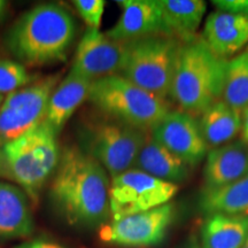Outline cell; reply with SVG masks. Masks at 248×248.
Returning <instances> with one entry per match:
<instances>
[{
  "label": "cell",
  "mask_w": 248,
  "mask_h": 248,
  "mask_svg": "<svg viewBox=\"0 0 248 248\" xmlns=\"http://www.w3.org/2000/svg\"><path fill=\"white\" fill-rule=\"evenodd\" d=\"M109 190L108 172L97 160L77 146L61 152L48 195L68 224L83 229L107 224L111 216Z\"/></svg>",
  "instance_id": "cell-1"
},
{
  "label": "cell",
  "mask_w": 248,
  "mask_h": 248,
  "mask_svg": "<svg viewBox=\"0 0 248 248\" xmlns=\"http://www.w3.org/2000/svg\"><path fill=\"white\" fill-rule=\"evenodd\" d=\"M75 36L76 22L67 8L43 4L18 18L6 44L24 66H47L67 60Z\"/></svg>",
  "instance_id": "cell-2"
},
{
  "label": "cell",
  "mask_w": 248,
  "mask_h": 248,
  "mask_svg": "<svg viewBox=\"0 0 248 248\" xmlns=\"http://www.w3.org/2000/svg\"><path fill=\"white\" fill-rule=\"evenodd\" d=\"M228 62L213 53L202 38L183 42L169 97L185 113L201 115L222 99Z\"/></svg>",
  "instance_id": "cell-3"
},
{
  "label": "cell",
  "mask_w": 248,
  "mask_h": 248,
  "mask_svg": "<svg viewBox=\"0 0 248 248\" xmlns=\"http://www.w3.org/2000/svg\"><path fill=\"white\" fill-rule=\"evenodd\" d=\"M1 148L8 179L16 183L31 202L38 203L43 187L60 160L58 133L43 121Z\"/></svg>",
  "instance_id": "cell-4"
},
{
  "label": "cell",
  "mask_w": 248,
  "mask_h": 248,
  "mask_svg": "<svg viewBox=\"0 0 248 248\" xmlns=\"http://www.w3.org/2000/svg\"><path fill=\"white\" fill-rule=\"evenodd\" d=\"M148 136L150 131L102 113L86 119L79 129L80 148L97 160L110 178L132 168Z\"/></svg>",
  "instance_id": "cell-5"
},
{
  "label": "cell",
  "mask_w": 248,
  "mask_h": 248,
  "mask_svg": "<svg viewBox=\"0 0 248 248\" xmlns=\"http://www.w3.org/2000/svg\"><path fill=\"white\" fill-rule=\"evenodd\" d=\"M89 100L105 115L151 131L170 111L166 100L126 79L111 75L92 82Z\"/></svg>",
  "instance_id": "cell-6"
},
{
  "label": "cell",
  "mask_w": 248,
  "mask_h": 248,
  "mask_svg": "<svg viewBox=\"0 0 248 248\" xmlns=\"http://www.w3.org/2000/svg\"><path fill=\"white\" fill-rule=\"evenodd\" d=\"M182 42L170 36H151L128 42L124 67L120 75L133 84L166 100Z\"/></svg>",
  "instance_id": "cell-7"
},
{
  "label": "cell",
  "mask_w": 248,
  "mask_h": 248,
  "mask_svg": "<svg viewBox=\"0 0 248 248\" xmlns=\"http://www.w3.org/2000/svg\"><path fill=\"white\" fill-rule=\"evenodd\" d=\"M59 79V74L46 76L5 97L0 107V146L44 121L48 100Z\"/></svg>",
  "instance_id": "cell-8"
},
{
  "label": "cell",
  "mask_w": 248,
  "mask_h": 248,
  "mask_svg": "<svg viewBox=\"0 0 248 248\" xmlns=\"http://www.w3.org/2000/svg\"><path fill=\"white\" fill-rule=\"evenodd\" d=\"M178 185L154 178L131 168L111 178L109 190L110 215L113 219L144 213L170 202Z\"/></svg>",
  "instance_id": "cell-9"
},
{
  "label": "cell",
  "mask_w": 248,
  "mask_h": 248,
  "mask_svg": "<svg viewBox=\"0 0 248 248\" xmlns=\"http://www.w3.org/2000/svg\"><path fill=\"white\" fill-rule=\"evenodd\" d=\"M176 207L168 202L147 212L113 219L100 229L99 237L104 243L125 248H150L166 239Z\"/></svg>",
  "instance_id": "cell-10"
},
{
  "label": "cell",
  "mask_w": 248,
  "mask_h": 248,
  "mask_svg": "<svg viewBox=\"0 0 248 248\" xmlns=\"http://www.w3.org/2000/svg\"><path fill=\"white\" fill-rule=\"evenodd\" d=\"M128 42H120L86 28L77 46L71 71L91 82L111 75H120L124 67Z\"/></svg>",
  "instance_id": "cell-11"
},
{
  "label": "cell",
  "mask_w": 248,
  "mask_h": 248,
  "mask_svg": "<svg viewBox=\"0 0 248 248\" xmlns=\"http://www.w3.org/2000/svg\"><path fill=\"white\" fill-rule=\"evenodd\" d=\"M150 135L190 168L200 164L209 151L199 121L183 110H170L151 130Z\"/></svg>",
  "instance_id": "cell-12"
},
{
  "label": "cell",
  "mask_w": 248,
  "mask_h": 248,
  "mask_svg": "<svg viewBox=\"0 0 248 248\" xmlns=\"http://www.w3.org/2000/svg\"><path fill=\"white\" fill-rule=\"evenodd\" d=\"M120 20L106 32L120 42L145 38L151 36H168L164 27L159 0H122Z\"/></svg>",
  "instance_id": "cell-13"
},
{
  "label": "cell",
  "mask_w": 248,
  "mask_h": 248,
  "mask_svg": "<svg viewBox=\"0 0 248 248\" xmlns=\"http://www.w3.org/2000/svg\"><path fill=\"white\" fill-rule=\"evenodd\" d=\"M248 173V145L239 139L212 148L206 155L203 190H215Z\"/></svg>",
  "instance_id": "cell-14"
},
{
  "label": "cell",
  "mask_w": 248,
  "mask_h": 248,
  "mask_svg": "<svg viewBox=\"0 0 248 248\" xmlns=\"http://www.w3.org/2000/svg\"><path fill=\"white\" fill-rule=\"evenodd\" d=\"M202 40L217 57H232L248 44V16L214 12L207 17Z\"/></svg>",
  "instance_id": "cell-15"
},
{
  "label": "cell",
  "mask_w": 248,
  "mask_h": 248,
  "mask_svg": "<svg viewBox=\"0 0 248 248\" xmlns=\"http://www.w3.org/2000/svg\"><path fill=\"white\" fill-rule=\"evenodd\" d=\"M33 231L30 199L17 186L0 182V240L26 238Z\"/></svg>",
  "instance_id": "cell-16"
},
{
  "label": "cell",
  "mask_w": 248,
  "mask_h": 248,
  "mask_svg": "<svg viewBox=\"0 0 248 248\" xmlns=\"http://www.w3.org/2000/svg\"><path fill=\"white\" fill-rule=\"evenodd\" d=\"M91 85V80L70 70L52 93L44 122L59 135L77 108L89 98Z\"/></svg>",
  "instance_id": "cell-17"
},
{
  "label": "cell",
  "mask_w": 248,
  "mask_h": 248,
  "mask_svg": "<svg viewBox=\"0 0 248 248\" xmlns=\"http://www.w3.org/2000/svg\"><path fill=\"white\" fill-rule=\"evenodd\" d=\"M132 168L175 185L185 182L191 170L184 161L152 138L151 135L139 152Z\"/></svg>",
  "instance_id": "cell-18"
},
{
  "label": "cell",
  "mask_w": 248,
  "mask_h": 248,
  "mask_svg": "<svg viewBox=\"0 0 248 248\" xmlns=\"http://www.w3.org/2000/svg\"><path fill=\"white\" fill-rule=\"evenodd\" d=\"M159 5L168 36L182 43L195 38V31L206 13V2L201 0H159Z\"/></svg>",
  "instance_id": "cell-19"
},
{
  "label": "cell",
  "mask_w": 248,
  "mask_h": 248,
  "mask_svg": "<svg viewBox=\"0 0 248 248\" xmlns=\"http://www.w3.org/2000/svg\"><path fill=\"white\" fill-rule=\"evenodd\" d=\"M199 125L209 150L233 141L241 129V111L221 100L201 114Z\"/></svg>",
  "instance_id": "cell-20"
},
{
  "label": "cell",
  "mask_w": 248,
  "mask_h": 248,
  "mask_svg": "<svg viewBox=\"0 0 248 248\" xmlns=\"http://www.w3.org/2000/svg\"><path fill=\"white\" fill-rule=\"evenodd\" d=\"M248 235V215L207 216L201 229L202 248H241Z\"/></svg>",
  "instance_id": "cell-21"
},
{
  "label": "cell",
  "mask_w": 248,
  "mask_h": 248,
  "mask_svg": "<svg viewBox=\"0 0 248 248\" xmlns=\"http://www.w3.org/2000/svg\"><path fill=\"white\" fill-rule=\"evenodd\" d=\"M199 207L206 216L248 215V173L215 190H202Z\"/></svg>",
  "instance_id": "cell-22"
},
{
  "label": "cell",
  "mask_w": 248,
  "mask_h": 248,
  "mask_svg": "<svg viewBox=\"0 0 248 248\" xmlns=\"http://www.w3.org/2000/svg\"><path fill=\"white\" fill-rule=\"evenodd\" d=\"M222 100L243 111L248 107V52L229 60Z\"/></svg>",
  "instance_id": "cell-23"
},
{
  "label": "cell",
  "mask_w": 248,
  "mask_h": 248,
  "mask_svg": "<svg viewBox=\"0 0 248 248\" xmlns=\"http://www.w3.org/2000/svg\"><path fill=\"white\" fill-rule=\"evenodd\" d=\"M24 64L18 61L0 59V94L8 95L33 82Z\"/></svg>",
  "instance_id": "cell-24"
},
{
  "label": "cell",
  "mask_w": 248,
  "mask_h": 248,
  "mask_svg": "<svg viewBox=\"0 0 248 248\" xmlns=\"http://www.w3.org/2000/svg\"><path fill=\"white\" fill-rule=\"evenodd\" d=\"M74 6L88 28L99 29L106 1L104 0H75Z\"/></svg>",
  "instance_id": "cell-25"
},
{
  "label": "cell",
  "mask_w": 248,
  "mask_h": 248,
  "mask_svg": "<svg viewBox=\"0 0 248 248\" xmlns=\"http://www.w3.org/2000/svg\"><path fill=\"white\" fill-rule=\"evenodd\" d=\"M213 5L223 13L248 16V0H214Z\"/></svg>",
  "instance_id": "cell-26"
},
{
  "label": "cell",
  "mask_w": 248,
  "mask_h": 248,
  "mask_svg": "<svg viewBox=\"0 0 248 248\" xmlns=\"http://www.w3.org/2000/svg\"><path fill=\"white\" fill-rule=\"evenodd\" d=\"M14 248H68L66 245L60 243L57 239L46 235L33 238V239L27 240L24 243L17 245Z\"/></svg>",
  "instance_id": "cell-27"
},
{
  "label": "cell",
  "mask_w": 248,
  "mask_h": 248,
  "mask_svg": "<svg viewBox=\"0 0 248 248\" xmlns=\"http://www.w3.org/2000/svg\"><path fill=\"white\" fill-rule=\"evenodd\" d=\"M240 139L245 144L248 145V107L241 111V129Z\"/></svg>",
  "instance_id": "cell-28"
},
{
  "label": "cell",
  "mask_w": 248,
  "mask_h": 248,
  "mask_svg": "<svg viewBox=\"0 0 248 248\" xmlns=\"http://www.w3.org/2000/svg\"><path fill=\"white\" fill-rule=\"evenodd\" d=\"M0 178H6V179H8L7 169H6L5 159H4V154H2V148H1V146H0Z\"/></svg>",
  "instance_id": "cell-29"
},
{
  "label": "cell",
  "mask_w": 248,
  "mask_h": 248,
  "mask_svg": "<svg viewBox=\"0 0 248 248\" xmlns=\"http://www.w3.org/2000/svg\"><path fill=\"white\" fill-rule=\"evenodd\" d=\"M182 248H202L201 245L199 244V241L195 237H191L186 243L183 245Z\"/></svg>",
  "instance_id": "cell-30"
},
{
  "label": "cell",
  "mask_w": 248,
  "mask_h": 248,
  "mask_svg": "<svg viewBox=\"0 0 248 248\" xmlns=\"http://www.w3.org/2000/svg\"><path fill=\"white\" fill-rule=\"evenodd\" d=\"M6 9H7V1L5 0H0V23L4 20L6 15Z\"/></svg>",
  "instance_id": "cell-31"
},
{
  "label": "cell",
  "mask_w": 248,
  "mask_h": 248,
  "mask_svg": "<svg viewBox=\"0 0 248 248\" xmlns=\"http://www.w3.org/2000/svg\"><path fill=\"white\" fill-rule=\"evenodd\" d=\"M241 248H248V235H247L246 240H245V243H244V245H243V246H241Z\"/></svg>",
  "instance_id": "cell-32"
},
{
  "label": "cell",
  "mask_w": 248,
  "mask_h": 248,
  "mask_svg": "<svg viewBox=\"0 0 248 248\" xmlns=\"http://www.w3.org/2000/svg\"><path fill=\"white\" fill-rule=\"evenodd\" d=\"M4 100H5V97H4V95L0 94V107H1V105H2V102H4Z\"/></svg>",
  "instance_id": "cell-33"
},
{
  "label": "cell",
  "mask_w": 248,
  "mask_h": 248,
  "mask_svg": "<svg viewBox=\"0 0 248 248\" xmlns=\"http://www.w3.org/2000/svg\"><path fill=\"white\" fill-rule=\"evenodd\" d=\"M246 51H247V52H248V47H247V49H246Z\"/></svg>",
  "instance_id": "cell-34"
}]
</instances>
